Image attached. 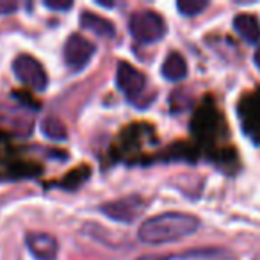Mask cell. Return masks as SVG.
Segmentation results:
<instances>
[{"label":"cell","mask_w":260,"mask_h":260,"mask_svg":"<svg viewBox=\"0 0 260 260\" xmlns=\"http://www.w3.org/2000/svg\"><path fill=\"white\" fill-rule=\"evenodd\" d=\"M94 52H96V45L93 41L80 36V34H72L62 48V57H64V62L70 70L80 72L89 64Z\"/></svg>","instance_id":"obj_5"},{"label":"cell","mask_w":260,"mask_h":260,"mask_svg":"<svg viewBox=\"0 0 260 260\" xmlns=\"http://www.w3.org/2000/svg\"><path fill=\"white\" fill-rule=\"evenodd\" d=\"M146 207H148V202L143 196L130 194L125 196V198L114 200V202H107L105 205L100 207V210L104 216H107L109 219L116 221V223L132 224L136 219L141 217Z\"/></svg>","instance_id":"obj_3"},{"label":"cell","mask_w":260,"mask_h":260,"mask_svg":"<svg viewBox=\"0 0 260 260\" xmlns=\"http://www.w3.org/2000/svg\"><path fill=\"white\" fill-rule=\"evenodd\" d=\"M200 219L185 212H164L146 219L139 226L138 239L146 246H164L191 237L198 232Z\"/></svg>","instance_id":"obj_1"},{"label":"cell","mask_w":260,"mask_h":260,"mask_svg":"<svg viewBox=\"0 0 260 260\" xmlns=\"http://www.w3.org/2000/svg\"><path fill=\"white\" fill-rule=\"evenodd\" d=\"M80 25L84 29L91 30L93 34L100 38H105V40H112L116 36V27L111 20L104 18V16L96 15V13H89V11H84L80 15Z\"/></svg>","instance_id":"obj_9"},{"label":"cell","mask_w":260,"mask_h":260,"mask_svg":"<svg viewBox=\"0 0 260 260\" xmlns=\"http://www.w3.org/2000/svg\"><path fill=\"white\" fill-rule=\"evenodd\" d=\"M207 8H209L207 0H178L177 2V9L184 16H196Z\"/></svg>","instance_id":"obj_12"},{"label":"cell","mask_w":260,"mask_h":260,"mask_svg":"<svg viewBox=\"0 0 260 260\" xmlns=\"http://www.w3.org/2000/svg\"><path fill=\"white\" fill-rule=\"evenodd\" d=\"M253 260H260V256H256V258H253Z\"/></svg>","instance_id":"obj_16"},{"label":"cell","mask_w":260,"mask_h":260,"mask_svg":"<svg viewBox=\"0 0 260 260\" xmlns=\"http://www.w3.org/2000/svg\"><path fill=\"white\" fill-rule=\"evenodd\" d=\"M128 30L139 45H153L166 36L168 27L159 13L143 9L128 18Z\"/></svg>","instance_id":"obj_2"},{"label":"cell","mask_w":260,"mask_h":260,"mask_svg":"<svg viewBox=\"0 0 260 260\" xmlns=\"http://www.w3.org/2000/svg\"><path fill=\"white\" fill-rule=\"evenodd\" d=\"M253 61H255V66L260 70V47L256 48V52H255V55H253Z\"/></svg>","instance_id":"obj_15"},{"label":"cell","mask_w":260,"mask_h":260,"mask_svg":"<svg viewBox=\"0 0 260 260\" xmlns=\"http://www.w3.org/2000/svg\"><path fill=\"white\" fill-rule=\"evenodd\" d=\"M27 249L36 260H57L59 242L47 232H29L25 237Z\"/></svg>","instance_id":"obj_7"},{"label":"cell","mask_w":260,"mask_h":260,"mask_svg":"<svg viewBox=\"0 0 260 260\" xmlns=\"http://www.w3.org/2000/svg\"><path fill=\"white\" fill-rule=\"evenodd\" d=\"M160 73L170 82H180V80H184L187 77V62H185L184 55L178 54V52H171L164 59L162 66H160Z\"/></svg>","instance_id":"obj_10"},{"label":"cell","mask_w":260,"mask_h":260,"mask_svg":"<svg viewBox=\"0 0 260 260\" xmlns=\"http://www.w3.org/2000/svg\"><path fill=\"white\" fill-rule=\"evenodd\" d=\"M41 132L45 138L52 139V141H64L68 138L66 126L57 116H45L41 119Z\"/></svg>","instance_id":"obj_11"},{"label":"cell","mask_w":260,"mask_h":260,"mask_svg":"<svg viewBox=\"0 0 260 260\" xmlns=\"http://www.w3.org/2000/svg\"><path fill=\"white\" fill-rule=\"evenodd\" d=\"M13 72H15L16 79L25 86L32 87L36 91H43L48 86V77L45 72L43 64L38 61L36 57L29 54H22L15 59L13 62Z\"/></svg>","instance_id":"obj_4"},{"label":"cell","mask_w":260,"mask_h":260,"mask_svg":"<svg viewBox=\"0 0 260 260\" xmlns=\"http://www.w3.org/2000/svg\"><path fill=\"white\" fill-rule=\"evenodd\" d=\"M116 86L125 96L136 98L145 91L146 77L130 62L121 61L118 62V68H116Z\"/></svg>","instance_id":"obj_6"},{"label":"cell","mask_w":260,"mask_h":260,"mask_svg":"<svg viewBox=\"0 0 260 260\" xmlns=\"http://www.w3.org/2000/svg\"><path fill=\"white\" fill-rule=\"evenodd\" d=\"M234 29L246 43L256 45L260 41V22L256 16L248 13H239L234 18Z\"/></svg>","instance_id":"obj_8"},{"label":"cell","mask_w":260,"mask_h":260,"mask_svg":"<svg viewBox=\"0 0 260 260\" xmlns=\"http://www.w3.org/2000/svg\"><path fill=\"white\" fill-rule=\"evenodd\" d=\"M16 9H18V4H16V2H11V0H0V16L13 15Z\"/></svg>","instance_id":"obj_14"},{"label":"cell","mask_w":260,"mask_h":260,"mask_svg":"<svg viewBox=\"0 0 260 260\" xmlns=\"http://www.w3.org/2000/svg\"><path fill=\"white\" fill-rule=\"evenodd\" d=\"M43 4L52 11H70L73 8V2L70 0H45Z\"/></svg>","instance_id":"obj_13"}]
</instances>
